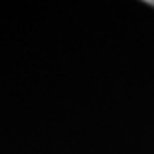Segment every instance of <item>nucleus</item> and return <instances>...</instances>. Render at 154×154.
I'll return each mask as SVG.
<instances>
[{
	"instance_id": "1",
	"label": "nucleus",
	"mask_w": 154,
	"mask_h": 154,
	"mask_svg": "<svg viewBox=\"0 0 154 154\" xmlns=\"http://www.w3.org/2000/svg\"><path fill=\"white\" fill-rule=\"evenodd\" d=\"M147 4H149V5H152V7H154V0H151V2H147Z\"/></svg>"
}]
</instances>
